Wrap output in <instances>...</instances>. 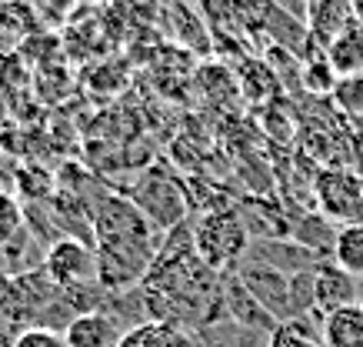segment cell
I'll use <instances>...</instances> for the list:
<instances>
[{
    "label": "cell",
    "instance_id": "6da1fadb",
    "mask_svg": "<svg viewBox=\"0 0 363 347\" xmlns=\"http://www.w3.org/2000/svg\"><path fill=\"white\" fill-rule=\"evenodd\" d=\"M190 237H194V254L217 274L240 268V260L247 258V250L253 244V237L237 207L203 211L190 224Z\"/></svg>",
    "mask_w": 363,
    "mask_h": 347
},
{
    "label": "cell",
    "instance_id": "7a4b0ae2",
    "mask_svg": "<svg viewBox=\"0 0 363 347\" xmlns=\"http://www.w3.org/2000/svg\"><path fill=\"white\" fill-rule=\"evenodd\" d=\"M127 197L157 227V234L160 231H174V227H180L187 221V207H190L187 191H184V184L174 177V170L167 164H154V167L143 170L140 177L133 180Z\"/></svg>",
    "mask_w": 363,
    "mask_h": 347
},
{
    "label": "cell",
    "instance_id": "3957f363",
    "mask_svg": "<svg viewBox=\"0 0 363 347\" xmlns=\"http://www.w3.org/2000/svg\"><path fill=\"white\" fill-rule=\"evenodd\" d=\"M313 197L317 211L327 221L340 224H363V177L360 170L350 167H330L320 170L313 180Z\"/></svg>",
    "mask_w": 363,
    "mask_h": 347
},
{
    "label": "cell",
    "instance_id": "277c9868",
    "mask_svg": "<svg viewBox=\"0 0 363 347\" xmlns=\"http://www.w3.org/2000/svg\"><path fill=\"white\" fill-rule=\"evenodd\" d=\"M44 270L57 287H90L97 284V247L84 237H57L44 254Z\"/></svg>",
    "mask_w": 363,
    "mask_h": 347
},
{
    "label": "cell",
    "instance_id": "5b68a950",
    "mask_svg": "<svg viewBox=\"0 0 363 347\" xmlns=\"http://www.w3.org/2000/svg\"><path fill=\"white\" fill-rule=\"evenodd\" d=\"M237 277L243 280V287L253 294V301L260 304L277 324L294 321V301H290V277L286 274H280L277 268H267L253 258H243L240 268H237Z\"/></svg>",
    "mask_w": 363,
    "mask_h": 347
},
{
    "label": "cell",
    "instance_id": "8992f818",
    "mask_svg": "<svg viewBox=\"0 0 363 347\" xmlns=\"http://www.w3.org/2000/svg\"><path fill=\"white\" fill-rule=\"evenodd\" d=\"M357 294H360V280L350 277L343 268H337L330 258L320 260L313 270V311L320 321L347 304H357Z\"/></svg>",
    "mask_w": 363,
    "mask_h": 347
},
{
    "label": "cell",
    "instance_id": "52a82bcc",
    "mask_svg": "<svg viewBox=\"0 0 363 347\" xmlns=\"http://www.w3.org/2000/svg\"><path fill=\"white\" fill-rule=\"evenodd\" d=\"M247 258L260 260V264H267V268H277L280 274H286V277H294V274H300V270H310L317 268L320 258L317 250H310L307 244H300V241H294V237H267V241H253L250 250H247Z\"/></svg>",
    "mask_w": 363,
    "mask_h": 347
},
{
    "label": "cell",
    "instance_id": "ba28073f",
    "mask_svg": "<svg viewBox=\"0 0 363 347\" xmlns=\"http://www.w3.org/2000/svg\"><path fill=\"white\" fill-rule=\"evenodd\" d=\"M220 294H223V307L230 314L237 324H247V327H267V331H277V321L270 314L253 301V294L243 287V280L237 277V270H227L220 274Z\"/></svg>",
    "mask_w": 363,
    "mask_h": 347
},
{
    "label": "cell",
    "instance_id": "9c48e42d",
    "mask_svg": "<svg viewBox=\"0 0 363 347\" xmlns=\"http://www.w3.org/2000/svg\"><path fill=\"white\" fill-rule=\"evenodd\" d=\"M67 347H117V321L104 311H84L60 331Z\"/></svg>",
    "mask_w": 363,
    "mask_h": 347
},
{
    "label": "cell",
    "instance_id": "30bf717a",
    "mask_svg": "<svg viewBox=\"0 0 363 347\" xmlns=\"http://www.w3.org/2000/svg\"><path fill=\"white\" fill-rule=\"evenodd\" d=\"M323 347H363V301L347 304L320 321Z\"/></svg>",
    "mask_w": 363,
    "mask_h": 347
},
{
    "label": "cell",
    "instance_id": "8fae6325",
    "mask_svg": "<svg viewBox=\"0 0 363 347\" xmlns=\"http://www.w3.org/2000/svg\"><path fill=\"white\" fill-rule=\"evenodd\" d=\"M117 347H197L194 337L170 321H140L127 334H121Z\"/></svg>",
    "mask_w": 363,
    "mask_h": 347
},
{
    "label": "cell",
    "instance_id": "7c38bea8",
    "mask_svg": "<svg viewBox=\"0 0 363 347\" xmlns=\"http://www.w3.org/2000/svg\"><path fill=\"white\" fill-rule=\"evenodd\" d=\"M323 54L330 60V67L337 70V77L363 74V23L350 21L330 44L323 47Z\"/></svg>",
    "mask_w": 363,
    "mask_h": 347
},
{
    "label": "cell",
    "instance_id": "4fadbf2b",
    "mask_svg": "<svg viewBox=\"0 0 363 347\" xmlns=\"http://www.w3.org/2000/svg\"><path fill=\"white\" fill-rule=\"evenodd\" d=\"M330 260L363 284V224H343L337 231Z\"/></svg>",
    "mask_w": 363,
    "mask_h": 347
},
{
    "label": "cell",
    "instance_id": "5bb4252c",
    "mask_svg": "<svg viewBox=\"0 0 363 347\" xmlns=\"http://www.w3.org/2000/svg\"><path fill=\"white\" fill-rule=\"evenodd\" d=\"M333 101L343 114H353V117H363V74H347V77H337L333 84Z\"/></svg>",
    "mask_w": 363,
    "mask_h": 347
},
{
    "label": "cell",
    "instance_id": "9a60e30c",
    "mask_svg": "<svg viewBox=\"0 0 363 347\" xmlns=\"http://www.w3.org/2000/svg\"><path fill=\"white\" fill-rule=\"evenodd\" d=\"M23 234V211L11 191L0 187V247H11L13 237Z\"/></svg>",
    "mask_w": 363,
    "mask_h": 347
},
{
    "label": "cell",
    "instance_id": "2e32d148",
    "mask_svg": "<svg viewBox=\"0 0 363 347\" xmlns=\"http://www.w3.org/2000/svg\"><path fill=\"white\" fill-rule=\"evenodd\" d=\"M303 84H307V90H313V94H333L337 70L330 67L327 54H317L307 60V67H303Z\"/></svg>",
    "mask_w": 363,
    "mask_h": 347
},
{
    "label": "cell",
    "instance_id": "e0dca14e",
    "mask_svg": "<svg viewBox=\"0 0 363 347\" xmlns=\"http://www.w3.org/2000/svg\"><path fill=\"white\" fill-rule=\"evenodd\" d=\"M11 347H67L64 334L54 327H23L21 334L11 341Z\"/></svg>",
    "mask_w": 363,
    "mask_h": 347
},
{
    "label": "cell",
    "instance_id": "ac0fdd59",
    "mask_svg": "<svg viewBox=\"0 0 363 347\" xmlns=\"http://www.w3.org/2000/svg\"><path fill=\"white\" fill-rule=\"evenodd\" d=\"M350 11H353V21L363 23V0H350Z\"/></svg>",
    "mask_w": 363,
    "mask_h": 347
}]
</instances>
